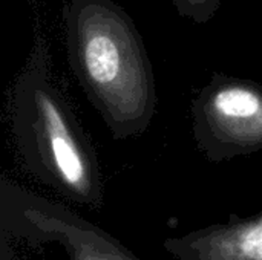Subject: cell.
<instances>
[{
	"instance_id": "obj_4",
	"label": "cell",
	"mask_w": 262,
	"mask_h": 260,
	"mask_svg": "<svg viewBox=\"0 0 262 260\" xmlns=\"http://www.w3.org/2000/svg\"><path fill=\"white\" fill-rule=\"evenodd\" d=\"M198 150L213 164L262 150V84L215 72L192 100Z\"/></svg>"
},
{
	"instance_id": "obj_1",
	"label": "cell",
	"mask_w": 262,
	"mask_h": 260,
	"mask_svg": "<svg viewBox=\"0 0 262 260\" xmlns=\"http://www.w3.org/2000/svg\"><path fill=\"white\" fill-rule=\"evenodd\" d=\"M71 69L114 139L141 136L157 112L143 37L114 0H69L63 11Z\"/></svg>"
},
{
	"instance_id": "obj_6",
	"label": "cell",
	"mask_w": 262,
	"mask_h": 260,
	"mask_svg": "<svg viewBox=\"0 0 262 260\" xmlns=\"http://www.w3.org/2000/svg\"><path fill=\"white\" fill-rule=\"evenodd\" d=\"M221 3L223 0H172L180 17L189 18L198 25L210 21L221 8Z\"/></svg>"
},
{
	"instance_id": "obj_2",
	"label": "cell",
	"mask_w": 262,
	"mask_h": 260,
	"mask_svg": "<svg viewBox=\"0 0 262 260\" xmlns=\"http://www.w3.org/2000/svg\"><path fill=\"white\" fill-rule=\"evenodd\" d=\"M9 104L11 130L25 169L68 201L100 208L103 181L98 156L51 78L43 38L34 41Z\"/></svg>"
},
{
	"instance_id": "obj_5",
	"label": "cell",
	"mask_w": 262,
	"mask_h": 260,
	"mask_svg": "<svg viewBox=\"0 0 262 260\" xmlns=\"http://www.w3.org/2000/svg\"><path fill=\"white\" fill-rule=\"evenodd\" d=\"M163 248L175 260H262V211L167 238Z\"/></svg>"
},
{
	"instance_id": "obj_3",
	"label": "cell",
	"mask_w": 262,
	"mask_h": 260,
	"mask_svg": "<svg viewBox=\"0 0 262 260\" xmlns=\"http://www.w3.org/2000/svg\"><path fill=\"white\" fill-rule=\"evenodd\" d=\"M0 260H141L69 207L0 179Z\"/></svg>"
}]
</instances>
